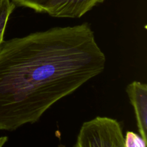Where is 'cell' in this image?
Listing matches in <instances>:
<instances>
[{
  "label": "cell",
  "mask_w": 147,
  "mask_h": 147,
  "mask_svg": "<svg viewBox=\"0 0 147 147\" xmlns=\"http://www.w3.org/2000/svg\"><path fill=\"white\" fill-rule=\"evenodd\" d=\"M125 147H146V141L131 131H126L124 136Z\"/></svg>",
  "instance_id": "obj_7"
},
{
  "label": "cell",
  "mask_w": 147,
  "mask_h": 147,
  "mask_svg": "<svg viewBox=\"0 0 147 147\" xmlns=\"http://www.w3.org/2000/svg\"><path fill=\"white\" fill-rule=\"evenodd\" d=\"M16 6L31 9L36 12L45 13L53 0H11Z\"/></svg>",
  "instance_id": "obj_6"
},
{
  "label": "cell",
  "mask_w": 147,
  "mask_h": 147,
  "mask_svg": "<svg viewBox=\"0 0 147 147\" xmlns=\"http://www.w3.org/2000/svg\"><path fill=\"white\" fill-rule=\"evenodd\" d=\"M15 7L11 0H4L0 5V46L4 40V32L9 19Z\"/></svg>",
  "instance_id": "obj_5"
},
{
  "label": "cell",
  "mask_w": 147,
  "mask_h": 147,
  "mask_svg": "<svg viewBox=\"0 0 147 147\" xmlns=\"http://www.w3.org/2000/svg\"><path fill=\"white\" fill-rule=\"evenodd\" d=\"M126 93L133 106L139 135L147 142V86L133 81L126 87Z\"/></svg>",
  "instance_id": "obj_3"
},
{
  "label": "cell",
  "mask_w": 147,
  "mask_h": 147,
  "mask_svg": "<svg viewBox=\"0 0 147 147\" xmlns=\"http://www.w3.org/2000/svg\"><path fill=\"white\" fill-rule=\"evenodd\" d=\"M8 138L7 136H1L0 137V147H3L6 143H7Z\"/></svg>",
  "instance_id": "obj_8"
},
{
  "label": "cell",
  "mask_w": 147,
  "mask_h": 147,
  "mask_svg": "<svg viewBox=\"0 0 147 147\" xmlns=\"http://www.w3.org/2000/svg\"><path fill=\"white\" fill-rule=\"evenodd\" d=\"M73 147H125L121 124L106 116H97L84 122Z\"/></svg>",
  "instance_id": "obj_2"
},
{
  "label": "cell",
  "mask_w": 147,
  "mask_h": 147,
  "mask_svg": "<svg viewBox=\"0 0 147 147\" xmlns=\"http://www.w3.org/2000/svg\"><path fill=\"white\" fill-rule=\"evenodd\" d=\"M3 1H4V0H0V5H1V3L3 2Z\"/></svg>",
  "instance_id": "obj_9"
},
{
  "label": "cell",
  "mask_w": 147,
  "mask_h": 147,
  "mask_svg": "<svg viewBox=\"0 0 147 147\" xmlns=\"http://www.w3.org/2000/svg\"><path fill=\"white\" fill-rule=\"evenodd\" d=\"M104 0H53L46 14L59 18H80Z\"/></svg>",
  "instance_id": "obj_4"
},
{
  "label": "cell",
  "mask_w": 147,
  "mask_h": 147,
  "mask_svg": "<svg viewBox=\"0 0 147 147\" xmlns=\"http://www.w3.org/2000/svg\"><path fill=\"white\" fill-rule=\"evenodd\" d=\"M106 63L88 22L4 40L0 131L37 122L55 103L100 75Z\"/></svg>",
  "instance_id": "obj_1"
}]
</instances>
